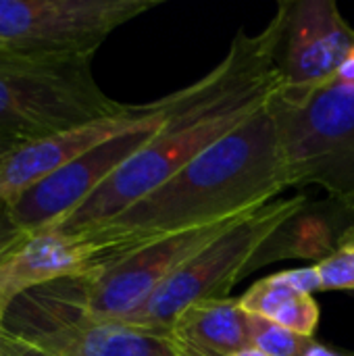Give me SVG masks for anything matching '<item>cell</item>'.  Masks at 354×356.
Segmentation results:
<instances>
[{"mask_svg":"<svg viewBox=\"0 0 354 356\" xmlns=\"http://www.w3.org/2000/svg\"><path fill=\"white\" fill-rule=\"evenodd\" d=\"M25 142H19V140H10V138H2L0 136V165L19 148V146H23Z\"/></svg>","mask_w":354,"mask_h":356,"instance_id":"23","label":"cell"},{"mask_svg":"<svg viewBox=\"0 0 354 356\" xmlns=\"http://www.w3.org/2000/svg\"><path fill=\"white\" fill-rule=\"evenodd\" d=\"M334 79L340 81V83H351V86H354V48L344 56V60L338 67Z\"/></svg>","mask_w":354,"mask_h":356,"instance_id":"22","label":"cell"},{"mask_svg":"<svg viewBox=\"0 0 354 356\" xmlns=\"http://www.w3.org/2000/svg\"><path fill=\"white\" fill-rule=\"evenodd\" d=\"M186 96L188 86L148 104H127L125 111L117 115L71 127L42 140L25 142L0 165V204L13 202L25 190L100 144L136 127L167 119L186 100Z\"/></svg>","mask_w":354,"mask_h":356,"instance_id":"11","label":"cell"},{"mask_svg":"<svg viewBox=\"0 0 354 356\" xmlns=\"http://www.w3.org/2000/svg\"><path fill=\"white\" fill-rule=\"evenodd\" d=\"M169 117L136 127L100 144L98 148L90 150L88 154L75 159L73 163L65 165L63 169L25 190L21 196L6 204L8 217L15 227L31 236L58 225L88 196H92L129 156L146 146L152 136L169 121Z\"/></svg>","mask_w":354,"mask_h":356,"instance_id":"9","label":"cell"},{"mask_svg":"<svg viewBox=\"0 0 354 356\" xmlns=\"http://www.w3.org/2000/svg\"><path fill=\"white\" fill-rule=\"evenodd\" d=\"M344 232V229H342ZM340 232V234H342ZM340 234L323 215H311L307 209L284 223L271 240L259 250L248 267V273L280 259H319L323 261L336 248Z\"/></svg>","mask_w":354,"mask_h":356,"instance_id":"14","label":"cell"},{"mask_svg":"<svg viewBox=\"0 0 354 356\" xmlns=\"http://www.w3.org/2000/svg\"><path fill=\"white\" fill-rule=\"evenodd\" d=\"M171 334L188 356H232L252 346L248 315L236 298L190 305L171 325Z\"/></svg>","mask_w":354,"mask_h":356,"instance_id":"13","label":"cell"},{"mask_svg":"<svg viewBox=\"0 0 354 356\" xmlns=\"http://www.w3.org/2000/svg\"><path fill=\"white\" fill-rule=\"evenodd\" d=\"M353 48L354 27L334 0H288L277 58L282 88L303 92L332 81Z\"/></svg>","mask_w":354,"mask_h":356,"instance_id":"12","label":"cell"},{"mask_svg":"<svg viewBox=\"0 0 354 356\" xmlns=\"http://www.w3.org/2000/svg\"><path fill=\"white\" fill-rule=\"evenodd\" d=\"M248 334L250 344L269 356H307L315 344L313 338L298 336L280 323L257 315H248Z\"/></svg>","mask_w":354,"mask_h":356,"instance_id":"15","label":"cell"},{"mask_svg":"<svg viewBox=\"0 0 354 356\" xmlns=\"http://www.w3.org/2000/svg\"><path fill=\"white\" fill-rule=\"evenodd\" d=\"M294 296V290L284 286L275 275H269L267 280L252 284V288H248L246 294L238 298V302L246 315H257L271 321Z\"/></svg>","mask_w":354,"mask_h":356,"instance_id":"17","label":"cell"},{"mask_svg":"<svg viewBox=\"0 0 354 356\" xmlns=\"http://www.w3.org/2000/svg\"><path fill=\"white\" fill-rule=\"evenodd\" d=\"M275 277L294 290L296 294H313L315 290H321V280L317 267H303V269H290V271H280Z\"/></svg>","mask_w":354,"mask_h":356,"instance_id":"19","label":"cell"},{"mask_svg":"<svg viewBox=\"0 0 354 356\" xmlns=\"http://www.w3.org/2000/svg\"><path fill=\"white\" fill-rule=\"evenodd\" d=\"M307 356H340L338 353H334V350H330L328 346H323V344H313L311 346V350L307 353Z\"/></svg>","mask_w":354,"mask_h":356,"instance_id":"25","label":"cell"},{"mask_svg":"<svg viewBox=\"0 0 354 356\" xmlns=\"http://www.w3.org/2000/svg\"><path fill=\"white\" fill-rule=\"evenodd\" d=\"M244 215L159 238L106 271L77 280L83 305L94 315L125 321L192 257L204 250Z\"/></svg>","mask_w":354,"mask_h":356,"instance_id":"8","label":"cell"},{"mask_svg":"<svg viewBox=\"0 0 354 356\" xmlns=\"http://www.w3.org/2000/svg\"><path fill=\"white\" fill-rule=\"evenodd\" d=\"M271 321L298 336L313 338L319 325V305L315 302L313 294H296Z\"/></svg>","mask_w":354,"mask_h":356,"instance_id":"18","label":"cell"},{"mask_svg":"<svg viewBox=\"0 0 354 356\" xmlns=\"http://www.w3.org/2000/svg\"><path fill=\"white\" fill-rule=\"evenodd\" d=\"M232 356H269L265 355L263 350H259V348H255V346H248V348H242V350H238L236 355Z\"/></svg>","mask_w":354,"mask_h":356,"instance_id":"26","label":"cell"},{"mask_svg":"<svg viewBox=\"0 0 354 356\" xmlns=\"http://www.w3.org/2000/svg\"><path fill=\"white\" fill-rule=\"evenodd\" d=\"M4 330L50 356H188L171 332L88 311L77 280L19 294L8 307Z\"/></svg>","mask_w":354,"mask_h":356,"instance_id":"4","label":"cell"},{"mask_svg":"<svg viewBox=\"0 0 354 356\" xmlns=\"http://www.w3.org/2000/svg\"><path fill=\"white\" fill-rule=\"evenodd\" d=\"M127 254L131 250L104 227L38 232L0 257V294L15 300L52 282L92 277Z\"/></svg>","mask_w":354,"mask_h":356,"instance_id":"10","label":"cell"},{"mask_svg":"<svg viewBox=\"0 0 354 356\" xmlns=\"http://www.w3.org/2000/svg\"><path fill=\"white\" fill-rule=\"evenodd\" d=\"M286 10L288 0L277 4L271 23L257 35H246L240 29L225 58L188 86V98L152 140L52 229L81 232L113 221L230 131L267 108L284 83L277 58Z\"/></svg>","mask_w":354,"mask_h":356,"instance_id":"1","label":"cell"},{"mask_svg":"<svg viewBox=\"0 0 354 356\" xmlns=\"http://www.w3.org/2000/svg\"><path fill=\"white\" fill-rule=\"evenodd\" d=\"M292 186H321L354 223V86L336 79L271 100Z\"/></svg>","mask_w":354,"mask_h":356,"instance_id":"3","label":"cell"},{"mask_svg":"<svg viewBox=\"0 0 354 356\" xmlns=\"http://www.w3.org/2000/svg\"><path fill=\"white\" fill-rule=\"evenodd\" d=\"M307 209L305 196L271 200L246 213L236 225L192 257L125 321L171 332L175 319L194 302L227 298L236 282L248 275V267L275 232Z\"/></svg>","mask_w":354,"mask_h":356,"instance_id":"6","label":"cell"},{"mask_svg":"<svg viewBox=\"0 0 354 356\" xmlns=\"http://www.w3.org/2000/svg\"><path fill=\"white\" fill-rule=\"evenodd\" d=\"M10 298H6L4 294H0V340L4 336V323H6V313H8V307H10Z\"/></svg>","mask_w":354,"mask_h":356,"instance_id":"24","label":"cell"},{"mask_svg":"<svg viewBox=\"0 0 354 356\" xmlns=\"http://www.w3.org/2000/svg\"><path fill=\"white\" fill-rule=\"evenodd\" d=\"M163 0H0V56L92 58L121 25Z\"/></svg>","mask_w":354,"mask_h":356,"instance_id":"7","label":"cell"},{"mask_svg":"<svg viewBox=\"0 0 354 356\" xmlns=\"http://www.w3.org/2000/svg\"><path fill=\"white\" fill-rule=\"evenodd\" d=\"M94 79L92 58L0 56V136L33 142L125 111Z\"/></svg>","mask_w":354,"mask_h":356,"instance_id":"5","label":"cell"},{"mask_svg":"<svg viewBox=\"0 0 354 356\" xmlns=\"http://www.w3.org/2000/svg\"><path fill=\"white\" fill-rule=\"evenodd\" d=\"M286 188L290 179L269 104L140 202L98 227L136 252L159 238L255 211Z\"/></svg>","mask_w":354,"mask_h":356,"instance_id":"2","label":"cell"},{"mask_svg":"<svg viewBox=\"0 0 354 356\" xmlns=\"http://www.w3.org/2000/svg\"><path fill=\"white\" fill-rule=\"evenodd\" d=\"M25 238H27V234L19 232L15 227V223L10 221L8 211H6V204H0V257L4 252H8L10 248H15Z\"/></svg>","mask_w":354,"mask_h":356,"instance_id":"20","label":"cell"},{"mask_svg":"<svg viewBox=\"0 0 354 356\" xmlns=\"http://www.w3.org/2000/svg\"><path fill=\"white\" fill-rule=\"evenodd\" d=\"M321 290H354V223L338 238L336 248L317 265Z\"/></svg>","mask_w":354,"mask_h":356,"instance_id":"16","label":"cell"},{"mask_svg":"<svg viewBox=\"0 0 354 356\" xmlns=\"http://www.w3.org/2000/svg\"><path fill=\"white\" fill-rule=\"evenodd\" d=\"M0 356H50L48 353L10 336L6 330H4V336L0 340Z\"/></svg>","mask_w":354,"mask_h":356,"instance_id":"21","label":"cell"},{"mask_svg":"<svg viewBox=\"0 0 354 356\" xmlns=\"http://www.w3.org/2000/svg\"><path fill=\"white\" fill-rule=\"evenodd\" d=\"M348 356H354V355H348Z\"/></svg>","mask_w":354,"mask_h":356,"instance_id":"27","label":"cell"}]
</instances>
